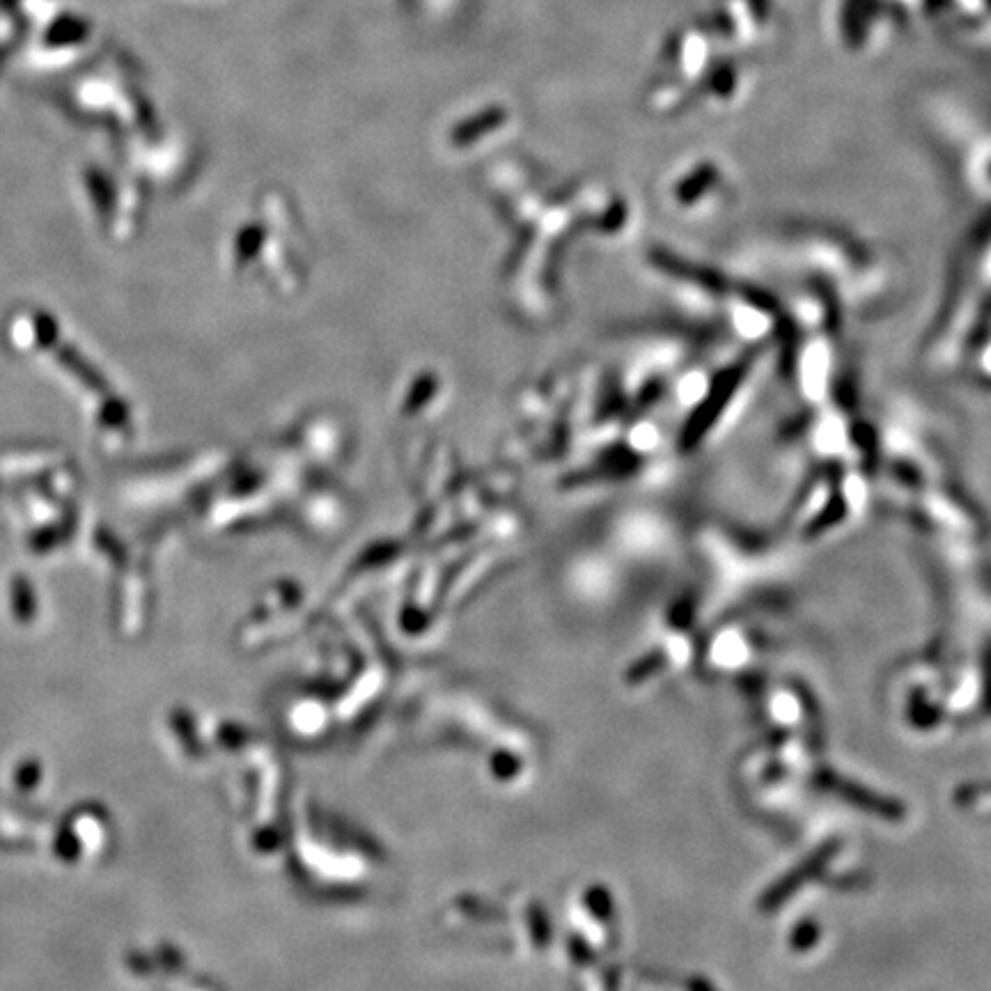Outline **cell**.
<instances>
[{"instance_id":"cell-1","label":"cell","mask_w":991,"mask_h":991,"mask_svg":"<svg viewBox=\"0 0 991 991\" xmlns=\"http://www.w3.org/2000/svg\"><path fill=\"white\" fill-rule=\"evenodd\" d=\"M709 78H712V90L716 92V95H730V90L735 88V83H737V74L725 65L719 69H714V74Z\"/></svg>"},{"instance_id":"cell-2","label":"cell","mask_w":991,"mask_h":991,"mask_svg":"<svg viewBox=\"0 0 991 991\" xmlns=\"http://www.w3.org/2000/svg\"><path fill=\"white\" fill-rule=\"evenodd\" d=\"M748 3H751V10L755 12L758 21H764V17H767L769 12V0H748Z\"/></svg>"}]
</instances>
